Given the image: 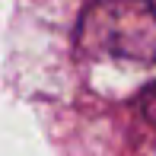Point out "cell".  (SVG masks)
<instances>
[{
	"label": "cell",
	"mask_w": 156,
	"mask_h": 156,
	"mask_svg": "<svg viewBox=\"0 0 156 156\" xmlns=\"http://www.w3.org/2000/svg\"><path fill=\"white\" fill-rule=\"evenodd\" d=\"M73 41L89 64L150 67L156 61V6L147 0H93Z\"/></svg>",
	"instance_id": "6da1fadb"
},
{
	"label": "cell",
	"mask_w": 156,
	"mask_h": 156,
	"mask_svg": "<svg viewBox=\"0 0 156 156\" xmlns=\"http://www.w3.org/2000/svg\"><path fill=\"white\" fill-rule=\"evenodd\" d=\"M140 108H144V115L156 124V83H153V86L144 93V99H140Z\"/></svg>",
	"instance_id": "7a4b0ae2"
}]
</instances>
